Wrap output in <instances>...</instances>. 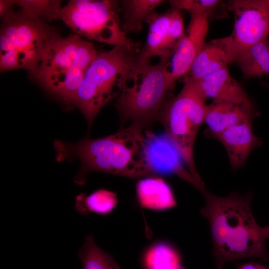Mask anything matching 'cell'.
<instances>
[{"label": "cell", "mask_w": 269, "mask_h": 269, "mask_svg": "<svg viewBox=\"0 0 269 269\" xmlns=\"http://www.w3.org/2000/svg\"><path fill=\"white\" fill-rule=\"evenodd\" d=\"M209 16H191L186 31L169 61L168 79L171 86L179 78L187 74L205 44Z\"/></svg>", "instance_id": "cell-12"}, {"label": "cell", "mask_w": 269, "mask_h": 269, "mask_svg": "<svg viewBox=\"0 0 269 269\" xmlns=\"http://www.w3.org/2000/svg\"><path fill=\"white\" fill-rule=\"evenodd\" d=\"M259 115L253 103L212 102L206 105L204 122L207 126L205 135L212 138L225 129L242 122L253 121Z\"/></svg>", "instance_id": "cell-16"}, {"label": "cell", "mask_w": 269, "mask_h": 269, "mask_svg": "<svg viewBox=\"0 0 269 269\" xmlns=\"http://www.w3.org/2000/svg\"><path fill=\"white\" fill-rule=\"evenodd\" d=\"M237 269H269L264 265L254 262H248L242 265H237Z\"/></svg>", "instance_id": "cell-26"}, {"label": "cell", "mask_w": 269, "mask_h": 269, "mask_svg": "<svg viewBox=\"0 0 269 269\" xmlns=\"http://www.w3.org/2000/svg\"><path fill=\"white\" fill-rule=\"evenodd\" d=\"M202 194L205 205L200 213L210 225L215 269L246 258L269 262L263 227L258 224L251 210L252 192L220 197L206 190Z\"/></svg>", "instance_id": "cell-1"}, {"label": "cell", "mask_w": 269, "mask_h": 269, "mask_svg": "<svg viewBox=\"0 0 269 269\" xmlns=\"http://www.w3.org/2000/svg\"><path fill=\"white\" fill-rule=\"evenodd\" d=\"M2 20L0 72L23 69L31 75L56 30L45 20L19 10Z\"/></svg>", "instance_id": "cell-6"}, {"label": "cell", "mask_w": 269, "mask_h": 269, "mask_svg": "<svg viewBox=\"0 0 269 269\" xmlns=\"http://www.w3.org/2000/svg\"><path fill=\"white\" fill-rule=\"evenodd\" d=\"M263 85L266 87V88L269 89V83H267V82H264L263 83Z\"/></svg>", "instance_id": "cell-29"}, {"label": "cell", "mask_w": 269, "mask_h": 269, "mask_svg": "<svg viewBox=\"0 0 269 269\" xmlns=\"http://www.w3.org/2000/svg\"><path fill=\"white\" fill-rule=\"evenodd\" d=\"M221 1L218 0H171L172 9L187 11L191 16L208 15L215 9Z\"/></svg>", "instance_id": "cell-24"}, {"label": "cell", "mask_w": 269, "mask_h": 269, "mask_svg": "<svg viewBox=\"0 0 269 269\" xmlns=\"http://www.w3.org/2000/svg\"><path fill=\"white\" fill-rule=\"evenodd\" d=\"M97 53L92 42L78 35L63 37L57 33L30 76L64 110H70L85 72Z\"/></svg>", "instance_id": "cell-3"}, {"label": "cell", "mask_w": 269, "mask_h": 269, "mask_svg": "<svg viewBox=\"0 0 269 269\" xmlns=\"http://www.w3.org/2000/svg\"><path fill=\"white\" fill-rule=\"evenodd\" d=\"M263 230L266 239L269 238V225L263 227Z\"/></svg>", "instance_id": "cell-27"}, {"label": "cell", "mask_w": 269, "mask_h": 269, "mask_svg": "<svg viewBox=\"0 0 269 269\" xmlns=\"http://www.w3.org/2000/svg\"><path fill=\"white\" fill-rule=\"evenodd\" d=\"M15 4L14 0H0V16L3 19L14 12Z\"/></svg>", "instance_id": "cell-25"}, {"label": "cell", "mask_w": 269, "mask_h": 269, "mask_svg": "<svg viewBox=\"0 0 269 269\" xmlns=\"http://www.w3.org/2000/svg\"><path fill=\"white\" fill-rule=\"evenodd\" d=\"M235 15L230 35L236 57L269 36V8L260 0H235L229 5ZM236 59V58H235Z\"/></svg>", "instance_id": "cell-10"}, {"label": "cell", "mask_w": 269, "mask_h": 269, "mask_svg": "<svg viewBox=\"0 0 269 269\" xmlns=\"http://www.w3.org/2000/svg\"><path fill=\"white\" fill-rule=\"evenodd\" d=\"M120 11L118 0H71L62 7L59 19L81 37L140 51L141 43L129 38L122 30Z\"/></svg>", "instance_id": "cell-8"}, {"label": "cell", "mask_w": 269, "mask_h": 269, "mask_svg": "<svg viewBox=\"0 0 269 269\" xmlns=\"http://www.w3.org/2000/svg\"><path fill=\"white\" fill-rule=\"evenodd\" d=\"M61 0H14L19 10L44 20L51 21L59 18L62 8Z\"/></svg>", "instance_id": "cell-23"}, {"label": "cell", "mask_w": 269, "mask_h": 269, "mask_svg": "<svg viewBox=\"0 0 269 269\" xmlns=\"http://www.w3.org/2000/svg\"><path fill=\"white\" fill-rule=\"evenodd\" d=\"M138 201L143 208L164 210L176 205L169 185L158 177H148L139 180L136 185Z\"/></svg>", "instance_id": "cell-17"}, {"label": "cell", "mask_w": 269, "mask_h": 269, "mask_svg": "<svg viewBox=\"0 0 269 269\" xmlns=\"http://www.w3.org/2000/svg\"><path fill=\"white\" fill-rule=\"evenodd\" d=\"M78 256L83 269H122L110 254L96 245L91 234L86 236Z\"/></svg>", "instance_id": "cell-22"}, {"label": "cell", "mask_w": 269, "mask_h": 269, "mask_svg": "<svg viewBox=\"0 0 269 269\" xmlns=\"http://www.w3.org/2000/svg\"><path fill=\"white\" fill-rule=\"evenodd\" d=\"M163 0H123L120 5L122 14L121 28L127 35L137 33L143 29L142 23L155 12Z\"/></svg>", "instance_id": "cell-18"}, {"label": "cell", "mask_w": 269, "mask_h": 269, "mask_svg": "<svg viewBox=\"0 0 269 269\" xmlns=\"http://www.w3.org/2000/svg\"><path fill=\"white\" fill-rule=\"evenodd\" d=\"M140 52L115 46L98 52L88 67L73 106L83 114L89 129L100 110L121 93L127 77L139 63Z\"/></svg>", "instance_id": "cell-4"}, {"label": "cell", "mask_w": 269, "mask_h": 269, "mask_svg": "<svg viewBox=\"0 0 269 269\" xmlns=\"http://www.w3.org/2000/svg\"><path fill=\"white\" fill-rule=\"evenodd\" d=\"M143 155L146 166L151 174L176 175L203 190L186 166L182 156L172 139L165 132L155 134L147 130L144 134Z\"/></svg>", "instance_id": "cell-11"}, {"label": "cell", "mask_w": 269, "mask_h": 269, "mask_svg": "<svg viewBox=\"0 0 269 269\" xmlns=\"http://www.w3.org/2000/svg\"><path fill=\"white\" fill-rule=\"evenodd\" d=\"M252 122L248 121L234 125L212 138L224 146L234 169L242 167L252 151L262 143L261 138L253 132Z\"/></svg>", "instance_id": "cell-14"}, {"label": "cell", "mask_w": 269, "mask_h": 269, "mask_svg": "<svg viewBox=\"0 0 269 269\" xmlns=\"http://www.w3.org/2000/svg\"><path fill=\"white\" fill-rule=\"evenodd\" d=\"M143 129L130 124L116 133L104 137L86 138L77 142L54 141L56 159L58 162H80L74 183L79 186L86 182L89 173L99 172L130 178L151 175L144 158V134Z\"/></svg>", "instance_id": "cell-2"}, {"label": "cell", "mask_w": 269, "mask_h": 269, "mask_svg": "<svg viewBox=\"0 0 269 269\" xmlns=\"http://www.w3.org/2000/svg\"><path fill=\"white\" fill-rule=\"evenodd\" d=\"M169 62L139 63L127 77L115 106L123 124L143 129L159 118L170 88Z\"/></svg>", "instance_id": "cell-5"}, {"label": "cell", "mask_w": 269, "mask_h": 269, "mask_svg": "<svg viewBox=\"0 0 269 269\" xmlns=\"http://www.w3.org/2000/svg\"><path fill=\"white\" fill-rule=\"evenodd\" d=\"M118 202V197L115 193L101 188L88 195L84 193L77 195L75 200V209L78 213L84 216L90 213L107 215L113 211Z\"/></svg>", "instance_id": "cell-20"}, {"label": "cell", "mask_w": 269, "mask_h": 269, "mask_svg": "<svg viewBox=\"0 0 269 269\" xmlns=\"http://www.w3.org/2000/svg\"><path fill=\"white\" fill-rule=\"evenodd\" d=\"M262 4L269 8V0H260Z\"/></svg>", "instance_id": "cell-28"}, {"label": "cell", "mask_w": 269, "mask_h": 269, "mask_svg": "<svg viewBox=\"0 0 269 269\" xmlns=\"http://www.w3.org/2000/svg\"><path fill=\"white\" fill-rule=\"evenodd\" d=\"M235 62L248 78L269 74V41L266 39L238 55Z\"/></svg>", "instance_id": "cell-19"}, {"label": "cell", "mask_w": 269, "mask_h": 269, "mask_svg": "<svg viewBox=\"0 0 269 269\" xmlns=\"http://www.w3.org/2000/svg\"><path fill=\"white\" fill-rule=\"evenodd\" d=\"M145 22L148 35L139 54V63H149L153 57H158L161 62H169L185 33L180 11L171 9L163 13L154 12Z\"/></svg>", "instance_id": "cell-9"}, {"label": "cell", "mask_w": 269, "mask_h": 269, "mask_svg": "<svg viewBox=\"0 0 269 269\" xmlns=\"http://www.w3.org/2000/svg\"><path fill=\"white\" fill-rule=\"evenodd\" d=\"M236 54L230 35L206 43L184 76L198 80L214 71L228 67L234 62Z\"/></svg>", "instance_id": "cell-15"}, {"label": "cell", "mask_w": 269, "mask_h": 269, "mask_svg": "<svg viewBox=\"0 0 269 269\" xmlns=\"http://www.w3.org/2000/svg\"><path fill=\"white\" fill-rule=\"evenodd\" d=\"M143 263L145 269H184L178 251L170 243L163 241L146 249Z\"/></svg>", "instance_id": "cell-21"}, {"label": "cell", "mask_w": 269, "mask_h": 269, "mask_svg": "<svg viewBox=\"0 0 269 269\" xmlns=\"http://www.w3.org/2000/svg\"><path fill=\"white\" fill-rule=\"evenodd\" d=\"M205 101L191 80L184 77L182 89L166 100L159 118L165 132L179 149L188 171L202 188L205 187L196 168L194 149L198 132L204 122Z\"/></svg>", "instance_id": "cell-7"}, {"label": "cell", "mask_w": 269, "mask_h": 269, "mask_svg": "<svg viewBox=\"0 0 269 269\" xmlns=\"http://www.w3.org/2000/svg\"><path fill=\"white\" fill-rule=\"evenodd\" d=\"M190 80L205 101L210 99L214 103L253 104L243 86L231 75L228 67L212 72L196 81Z\"/></svg>", "instance_id": "cell-13"}]
</instances>
